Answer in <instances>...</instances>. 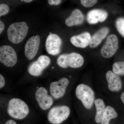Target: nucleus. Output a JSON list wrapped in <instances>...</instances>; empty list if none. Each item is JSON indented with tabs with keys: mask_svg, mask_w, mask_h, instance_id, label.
<instances>
[{
	"mask_svg": "<svg viewBox=\"0 0 124 124\" xmlns=\"http://www.w3.org/2000/svg\"><path fill=\"white\" fill-rule=\"evenodd\" d=\"M91 36L88 32H85L71 37L70 41L76 47L84 48L90 44Z\"/></svg>",
	"mask_w": 124,
	"mask_h": 124,
	"instance_id": "obj_15",
	"label": "nucleus"
},
{
	"mask_svg": "<svg viewBox=\"0 0 124 124\" xmlns=\"http://www.w3.org/2000/svg\"><path fill=\"white\" fill-rule=\"evenodd\" d=\"M51 60L48 56L40 55L37 60L29 65L28 71L31 76L38 77L42 75L43 71L49 66Z\"/></svg>",
	"mask_w": 124,
	"mask_h": 124,
	"instance_id": "obj_7",
	"label": "nucleus"
},
{
	"mask_svg": "<svg viewBox=\"0 0 124 124\" xmlns=\"http://www.w3.org/2000/svg\"><path fill=\"white\" fill-rule=\"evenodd\" d=\"M48 90L43 86L38 87L36 90L35 98L38 106L41 110L46 111L50 109L54 103V98Z\"/></svg>",
	"mask_w": 124,
	"mask_h": 124,
	"instance_id": "obj_6",
	"label": "nucleus"
},
{
	"mask_svg": "<svg viewBox=\"0 0 124 124\" xmlns=\"http://www.w3.org/2000/svg\"><path fill=\"white\" fill-rule=\"evenodd\" d=\"M62 0H48L49 4L51 5H58L60 4Z\"/></svg>",
	"mask_w": 124,
	"mask_h": 124,
	"instance_id": "obj_25",
	"label": "nucleus"
},
{
	"mask_svg": "<svg viewBox=\"0 0 124 124\" xmlns=\"http://www.w3.org/2000/svg\"><path fill=\"white\" fill-rule=\"evenodd\" d=\"M98 0H80L81 4L84 7L89 8L97 4Z\"/></svg>",
	"mask_w": 124,
	"mask_h": 124,
	"instance_id": "obj_22",
	"label": "nucleus"
},
{
	"mask_svg": "<svg viewBox=\"0 0 124 124\" xmlns=\"http://www.w3.org/2000/svg\"><path fill=\"white\" fill-rule=\"evenodd\" d=\"M9 11V8L7 5L5 4H1L0 5V16L7 15Z\"/></svg>",
	"mask_w": 124,
	"mask_h": 124,
	"instance_id": "obj_23",
	"label": "nucleus"
},
{
	"mask_svg": "<svg viewBox=\"0 0 124 124\" xmlns=\"http://www.w3.org/2000/svg\"><path fill=\"white\" fill-rule=\"evenodd\" d=\"M5 29V25L1 20L0 21V33L1 34Z\"/></svg>",
	"mask_w": 124,
	"mask_h": 124,
	"instance_id": "obj_26",
	"label": "nucleus"
},
{
	"mask_svg": "<svg viewBox=\"0 0 124 124\" xmlns=\"http://www.w3.org/2000/svg\"><path fill=\"white\" fill-rule=\"evenodd\" d=\"M28 27L25 22L14 23L10 25L7 33L9 40L14 44H18L26 36Z\"/></svg>",
	"mask_w": 124,
	"mask_h": 124,
	"instance_id": "obj_2",
	"label": "nucleus"
},
{
	"mask_svg": "<svg viewBox=\"0 0 124 124\" xmlns=\"http://www.w3.org/2000/svg\"><path fill=\"white\" fill-rule=\"evenodd\" d=\"M22 0L26 3H29V2H31L33 0Z\"/></svg>",
	"mask_w": 124,
	"mask_h": 124,
	"instance_id": "obj_29",
	"label": "nucleus"
},
{
	"mask_svg": "<svg viewBox=\"0 0 124 124\" xmlns=\"http://www.w3.org/2000/svg\"><path fill=\"white\" fill-rule=\"evenodd\" d=\"M119 48L117 37L112 34L108 37L106 42L101 50V55L103 57L108 58L115 54Z\"/></svg>",
	"mask_w": 124,
	"mask_h": 124,
	"instance_id": "obj_10",
	"label": "nucleus"
},
{
	"mask_svg": "<svg viewBox=\"0 0 124 124\" xmlns=\"http://www.w3.org/2000/svg\"><path fill=\"white\" fill-rule=\"evenodd\" d=\"M17 56L13 47L5 45L0 47V62L8 67H13L17 62Z\"/></svg>",
	"mask_w": 124,
	"mask_h": 124,
	"instance_id": "obj_9",
	"label": "nucleus"
},
{
	"mask_svg": "<svg viewBox=\"0 0 124 124\" xmlns=\"http://www.w3.org/2000/svg\"><path fill=\"white\" fill-rule=\"evenodd\" d=\"M108 28L107 27L102 28L97 31L91 37L90 46L91 48H95L100 44L109 32Z\"/></svg>",
	"mask_w": 124,
	"mask_h": 124,
	"instance_id": "obj_17",
	"label": "nucleus"
},
{
	"mask_svg": "<svg viewBox=\"0 0 124 124\" xmlns=\"http://www.w3.org/2000/svg\"><path fill=\"white\" fill-rule=\"evenodd\" d=\"M4 124H17L14 120L9 119Z\"/></svg>",
	"mask_w": 124,
	"mask_h": 124,
	"instance_id": "obj_27",
	"label": "nucleus"
},
{
	"mask_svg": "<svg viewBox=\"0 0 124 124\" xmlns=\"http://www.w3.org/2000/svg\"><path fill=\"white\" fill-rule=\"evenodd\" d=\"M94 104L96 109L95 120L96 123L100 124L101 122L106 107L104 101L101 99H95Z\"/></svg>",
	"mask_w": 124,
	"mask_h": 124,
	"instance_id": "obj_18",
	"label": "nucleus"
},
{
	"mask_svg": "<svg viewBox=\"0 0 124 124\" xmlns=\"http://www.w3.org/2000/svg\"><path fill=\"white\" fill-rule=\"evenodd\" d=\"M84 62V60L82 55L74 52L61 54L57 60L59 66L64 69L68 67L79 68L82 66Z\"/></svg>",
	"mask_w": 124,
	"mask_h": 124,
	"instance_id": "obj_3",
	"label": "nucleus"
},
{
	"mask_svg": "<svg viewBox=\"0 0 124 124\" xmlns=\"http://www.w3.org/2000/svg\"><path fill=\"white\" fill-rule=\"evenodd\" d=\"M6 84V80L4 76L2 74H0V89L3 88Z\"/></svg>",
	"mask_w": 124,
	"mask_h": 124,
	"instance_id": "obj_24",
	"label": "nucleus"
},
{
	"mask_svg": "<svg viewBox=\"0 0 124 124\" xmlns=\"http://www.w3.org/2000/svg\"><path fill=\"white\" fill-rule=\"evenodd\" d=\"M75 94L85 108H91L95 101V94L90 86L84 84L78 85L76 88Z\"/></svg>",
	"mask_w": 124,
	"mask_h": 124,
	"instance_id": "obj_5",
	"label": "nucleus"
},
{
	"mask_svg": "<svg viewBox=\"0 0 124 124\" xmlns=\"http://www.w3.org/2000/svg\"><path fill=\"white\" fill-rule=\"evenodd\" d=\"M70 113V109L67 106H54L49 110L47 114V120L51 124H61L68 118Z\"/></svg>",
	"mask_w": 124,
	"mask_h": 124,
	"instance_id": "obj_4",
	"label": "nucleus"
},
{
	"mask_svg": "<svg viewBox=\"0 0 124 124\" xmlns=\"http://www.w3.org/2000/svg\"><path fill=\"white\" fill-rule=\"evenodd\" d=\"M70 83L69 80L66 77L60 78L58 80L50 83L49 92L54 99H59L64 96Z\"/></svg>",
	"mask_w": 124,
	"mask_h": 124,
	"instance_id": "obj_8",
	"label": "nucleus"
},
{
	"mask_svg": "<svg viewBox=\"0 0 124 124\" xmlns=\"http://www.w3.org/2000/svg\"><path fill=\"white\" fill-rule=\"evenodd\" d=\"M112 71L118 76L124 75V61L116 62L112 66Z\"/></svg>",
	"mask_w": 124,
	"mask_h": 124,
	"instance_id": "obj_20",
	"label": "nucleus"
},
{
	"mask_svg": "<svg viewBox=\"0 0 124 124\" xmlns=\"http://www.w3.org/2000/svg\"><path fill=\"white\" fill-rule=\"evenodd\" d=\"M108 89L112 92H118L121 89L122 81L119 76L112 71H108L106 74Z\"/></svg>",
	"mask_w": 124,
	"mask_h": 124,
	"instance_id": "obj_14",
	"label": "nucleus"
},
{
	"mask_svg": "<svg viewBox=\"0 0 124 124\" xmlns=\"http://www.w3.org/2000/svg\"><path fill=\"white\" fill-rule=\"evenodd\" d=\"M108 16V13L102 9H94L89 11L86 16L87 22L90 24H95L104 22Z\"/></svg>",
	"mask_w": 124,
	"mask_h": 124,
	"instance_id": "obj_13",
	"label": "nucleus"
},
{
	"mask_svg": "<svg viewBox=\"0 0 124 124\" xmlns=\"http://www.w3.org/2000/svg\"><path fill=\"white\" fill-rule=\"evenodd\" d=\"M6 111L9 116L14 119H24L30 112L28 105L23 100L17 98H13L7 103Z\"/></svg>",
	"mask_w": 124,
	"mask_h": 124,
	"instance_id": "obj_1",
	"label": "nucleus"
},
{
	"mask_svg": "<svg viewBox=\"0 0 124 124\" xmlns=\"http://www.w3.org/2000/svg\"><path fill=\"white\" fill-rule=\"evenodd\" d=\"M117 114L115 108L110 106H108L105 108L101 124H109L110 121L116 118Z\"/></svg>",
	"mask_w": 124,
	"mask_h": 124,
	"instance_id": "obj_19",
	"label": "nucleus"
},
{
	"mask_svg": "<svg viewBox=\"0 0 124 124\" xmlns=\"http://www.w3.org/2000/svg\"><path fill=\"white\" fill-rule=\"evenodd\" d=\"M116 26L119 33L124 38V18L119 17L116 21Z\"/></svg>",
	"mask_w": 124,
	"mask_h": 124,
	"instance_id": "obj_21",
	"label": "nucleus"
},
{
	"mask_svg": "<svg viewBox=\"0 0 124 124\" xmlns=\"http://www.w3.org/2000/svg\"><path fill=\"white\" fill-rule=\"evenodd\" d=\"M62 45V41L58 35L50 33L46 41V49L50 55H56L60 53Z\"/></svg>",
	"mask_w": 124,
	"mask_h": 124,
	"instance_id": "obj_11",
	"label": "nucleus"
},
{
	"mask_svg": "<svg viewBox=\"0 0 124 124\" xmlns=\"http://www.w3.org/2000/svg\"><path fill=\"white\" fill-rule=\"evenodd\" d=\"M40 42L38 35L33 36L28 40L25 45L24 54L28 60H32L38 53Z\"/></svg>",
	"mask_w": 124,
	"mask_h": 124,
	"instance_id": "obj_12",
	"label": "nucleus"
},
{
	"mask_svg": "<svg viewBox=\"0 0 124 124\" xmlns=\"http://www.w3.org/2000/svg\"><path fill=\"white\" fill-rule=\"evenodd\" d=\"M85 18L84 14L79 9L73 10L70 15L65 20V23L68 27L77 26L82 24Z\"/></svg>",
	"mask_w": 124,
	"mask_h": 124,
	"instance_id": "obj_16",
	"label": "nucleus"
},
{
	"mask_svg": "<svg viewBox=\"0 0 124 124\" xmlns=\"http://www.w3.org/2000/svg\"><path fill=\"white\" fill-rule=\"evenodd\" d=\"M121 99L122 103L124 104V92H123L121 95Z\"/></svg>",
	"mask_w": 124,
	"mask_h": 124,
	"instance_id": "obj_28",
	"label": "nucleus"
}]
</instances>
